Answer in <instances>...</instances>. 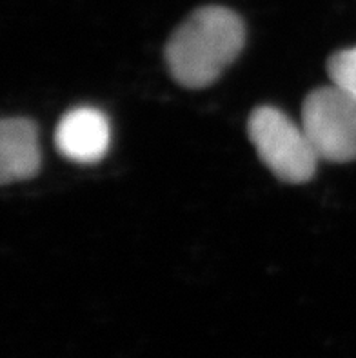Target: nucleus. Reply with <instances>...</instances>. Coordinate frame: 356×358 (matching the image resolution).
<instances>
[{
  "label": "nucleus",
  "instance_id": "nucleus-3",
  "mask_svg": "<svg viewBox=\"0 0 356 358\" xmlns=\"http://www.w3.org/2000/svg\"><path fill=\"white\" fill-rule=\"evenodd\" d=\"M302 127L316 155L327 162L356 160V95L333 84L304 99Z\"/></svg>",
  "mask_w": 356,
  "mask_h": 358
},
{
  "label": "nucleus",
  "instance_id": "nucleus-2",
  "mask_svg": "<svg viewBox=\"0 0 356 358\" xmlns=\"http://www.w3.org/2000/svg\"><path fill=\"white\" fill-rule=\"evenodd\" d=\"M248 135L262 162L282 182L304 184L315 177L320 159L304 127L297 126L282 109L273 106L252 109Z\"/></svg>",
  "mask_w": 356,
  "mask_h": 358
},
{
  "label": "nucleus",
  "instance_id": "nucleus-5",
  "mask_svg": "<svg viewBox=\"0 0 356 358\" xmlns=\"http://www.w3.org/2000/svg\"><path fill=\"white\" fill-rule=\"evenodd\" d=\"M42 164L38 129L29 118L9 117L0 122V182L33 178Z\"/></svg>",
  "mask_w": 356,
  "mask_h": 358
},
{
  "label": "nucleus",
  "instance_id": "nucleus-6",
  "mask_svg": "<svg viewBox=\"0 0 356 358\" xmlns=\"http://www.w3.org/2000/svg\"><path fill=\"white\" fill-rule=\"evenodd\" d=\"M327 75L333 84L356 95V45L333 53L327 60Z\"/></svg>",
  "mask_w": 356,
  "mask_h": 358
},
{
  "label": "nucleus",
  "instance_id": "nucleus-1",
  "mask_svg": "<svg viewBox=\"0 0 356 358\" xmlns=\"http://www.w3.org/2000/svg\"><path fill=\"white\" fill-rule=\"evenodd\" d=\"M245 45L240 15L224 6H204L176 27L164 50L167 69L180 86H211L238 59Z\"/></svg>",
  "mask_w": 356,
  "mask_h": 358
},
{
  "label": "nucleus",
  "instance_id": "nucleus-4",
  "mask_svg": "<svg viewBox=\"0 0 356 358\" xmlns=\"http://www.w3.org/2000/svg\"><path fill=\"white\" fill-rule=\"evenodd\" d=\"M111 144V126L100 109H69L55 129V145L62 157L78 164L99 162Z\"/></svg>",
  "mask_w": 356,
  "mask_h": 358
}]
</instances>
